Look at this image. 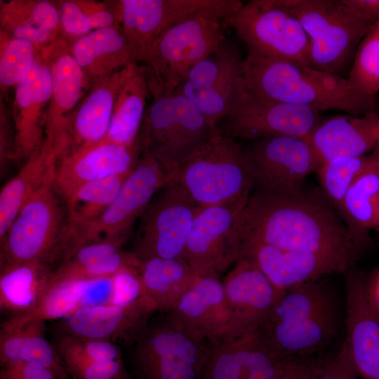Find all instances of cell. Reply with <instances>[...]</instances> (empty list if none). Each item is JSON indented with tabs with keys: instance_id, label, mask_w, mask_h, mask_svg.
<instances>
[{
	"instance_id": "6da1fadb",
	"label": "cell",
	"mask_w": 379,
	"mask_h": 379,
	"mask_svg": "<svg viewBox=\"0 0 379 379\" xmlns=\"http://www.w3.org/2000/svg\"><path fill=\"white\" fill-rule=\"evenodd\" d=\"M243 243L361 258L371 244L356 236L321 189L274 193L255 190L239 222ZM243 245V244H242Z\"/></svg>"
},
{
	"instance_id": "7a4b0ae2",
	"label": "cell",
	"mask_w": 379,
	"mask_h": 379,
	"mask_svg": "<svg viewBox=\"0 0 379 379\" xmlns=\"http://www.w3.org/2000/svg\"><path fill=\"white\" fill-rule=\"evenodd\" d=\"M339 307L324 278L285 290L257 331L279 358L313 357L326 348L338 330Z\"/></svg>"
},
{
	"instance_id": "3957f363",
	"label": "cell",
	"mask_w": 379,
	"mask_h": 379,
	"mask_svg": "<svg viewBox=\"0 0 379 379\" xmlns=\"http://www.w3.org/2000/svg\"><path fill=\"white\" fill-rule=\"evenodd\" d=\"M244 85L246 92L255 96L319 111L354 115L374 112L375 104L357 92L347 79L288 61L247 55Z\"/></svg>"
},
{
	"instance_id": "277c9868",
	"label": "cell",
	"mask_w": 379,
	"mask_h": 379,
	"mask_svg": "<svg viewBox=\"0 0 379 379\" xmlns=\"http://www.w3.org/2000/svg\"><path fill=\"white\" fill-rule=\"evenodd\" d=\"M300 22L310 41L312 68L340 76L350 72L357 48L375 23L343 0H275Z\"/></svg>"
},
{
	"instance_id": "5b68a950",
	"label": "cell",
	"mask_w": 379,
	"mask_h": 379,
	"mask_svg": "<svg viewBox=\"0 0 379 379\" xmlns=\"http://www.w3.org/2000/svg\"><path fill=\"white\" fill-rule=\"evenodd\" d=\"M152 97L138 138L142 152L155 159L173 179L185 159L220 133L185 95L174 91Z\"/></svg>"
},
{
	"instance_id": "8992f818",
	"label": "cell",
	"mask_w": 379,
	"mask_h": 379,
	"mask_svg": "<svg viewBox=\"0 0 379 379\" xmlns=\"http://www.w3.org/2000/svg\"><path fill=\"white\" fill-rule=\"evenodd\" d=\"M173 180L200 207L247 204L253 188L242 145L221 133L185 159Z\"/></svg>"
},
{
	"instance_id": "52a82bcc",
	"label": "cell",
	"mask_w": 379,
	"mask_h": 379,
	"mask_svg": "<svg viewBox=\"0 0 379 379\" xmlns=\"http://www.w3.org/2000/svg\"><path fill=\"white\" fill-rule=\"evenodd\" d=\"M171 180L155 159L142 152L118 195L100 215L84 223L67 224L60 259L65 260L86 244L107 240L126 241L133 225L154 194Z\"/></svg>"
},
{
	"instance_id": "ba28073f",
	"label": "cell",
	"mask_w": 379,
	"mask_h": 379,
	"mask_svg": "<svg viewBox=\"0 0 379 379\" xmlns=\"http://www.w3.org/2000/svg\"><path fill=\"white\" fill-rule=\"evenodd\" d=\"M225 28L222 22L199 17L164 32L152 43L142 62L149 93H173L188 72L226 39Z\"/></svg>"
},
{
	"instance_id": "9c48e42d",
	"label": "cell",
	"mask_w": 379,
	"mask_h": 379,
	"mask_svg": "<svg viewBox=\"0 0 379 379\" xmlns=\"http://www.w3.org/2000/svg\"><path fill=\"white\" fill-rule=\"evenodd\" d=\"M132 343L140 379H201L212 347L168 314L157 323L147 321Z\"/></svg>"
},
{
	"instance_id": "30bf717a",
	"label": "cell",
	"mask_w": 379,
	"mask_h": 379,
	"mask_svg": "<svg viewBox=\"0 0 379 379\" xmlns=\"http://www.w3.org/2000/svg\"><path fill=\"white\" fill-rule=\"evenodd\" d=\"M115 4L121 31L137 64L155 39L174 25L199 17L225 25L244 5L239 0H118Z\"/></svg>"
},
{
	"instance_id": "8fae6325",
	"label": "cell",
	"mask_w": 379,
	"mask_h": 379,
	"mask_svg": "<svg viewBox=\"0 0 379 379\" xmlns=\"http://www.w3.org/2000/svg\"><path fill=\"white\" fill-rule=\"evenodd\" d=\"M54 177L23 206L1 242L0 265L58 260L67 216L56 190Z\"/></svg>"
},
{
	"instance_id": "7c38bea8",
	"label": "cell",
	"mask_w": 379,
	"mask_h": 379,
	"mask_svg": "<svg viewBox=\"0 0 379 379\" xmlns=\"http://www.w3.org/2000/svg\"><path fill=\"white\" fill-rule=\"evenodd\" d=\"M225 27L234 29L248 48L247 55L312 67L308 36L299 20L275 0L244 4Z\"/></svg>"
},
{
	"instance_id": "4fadbf2b",
	"label": "cell",
	"mask_w": 379,
	"mask_h": 379,
	"mask_svg": "<svg viewBox=\"0 0 379 379\" xmlns=\"http://www.w3.org/2000/svg\"><path fill=\"white\" fill-rule=\"evenodd\" d=\"M199 207L180 183L171 180L157 191L139 217L131 251L140 261L184 258L187 237Z\"/></svg>"
},
{
	"instance_id": "5bb4252c",
	"label": "cell",
	"mask_w": 379,
	"mask_h": 379,
	"mask_svg": "<svg viewBox=\"0 0 379 379\" xmlns=\"http://www.w3.org/2000/svg\"><path fill=\"white\" fill-rule=\"evenodd\" d=\"M247 204L199 207L192 222L184 258L197 276L220 279L241 255L239 230Z\"/></svg>"
},
{
	"instance_id": "9a60e30c",
	"label": "cell",
	"mask_w": 379,
	"mask_h": 379,
	"mask_svg": "<svg viewBox=\"0 0 379 379\" xmlns=\"http://www.w3.org/2000/svg\"><path fill=\"white\" fill-rule=\"evenodd\" d=\"M253 188L286 193L304 185L321 165L306 138L274 136L248 141L242 146Z\"/></svg>"
},
{
	"instance_id": "2e32d148",
	"label": "cell",
	"mask_w": 379,
	"mask_h": 379,
	"mask_svg": "<svg viewBox=\"0 0 379 379\" xmlns=\"http://www.w3.org/2000/svg\"><path fill=\"white\" fill-rule=\"evenodd\" d=\"M319 112L246 92L216 126L222 135L248 141L274 136L306 138L320 122Z\"/></svg>"
},
{
	"instance_id": "e0dca14e",
	"label": "cell",
	"mask_w": 379,
	"mask_h": 379,
	"mask_svg": "<svg viewBox=\"0 0 379 379\" xmlns=\"http://www.w3.org/2000/svg\"><path fill=\"white\" fill-rule=\"evenodd\" d=\"M241 258L251 261L277 288L285 291L333 273L350 271L360 258L347 253L286 250L244 242Z\"/></svg>"
},
{
	"instance_id": "ac0fdd59",
	"label": "cell",
	"mask_w": 379,
	"mask_h": 379,
	"mask_svg": "<svg viewBox=\"0 0 379 379\" xmlns=\"http://www.w3.org/2000/svg\"><path fill=\"white\" fill-rule=\"evenodd\" d=\"M39 50L48 65L52 83L44 119V141L52 145L61 157L66 151L70 120L91 85L64 37Z\"/></svg>"
},
{
	"instance_id": "d6986e66",
	"label": "cell",
	"mask_w": 379,
	"mask_h": 379,
	"mask_svg": "<svg viewBox=\"0 0 379 379\" xmlns=\"http://www.w3.org/2000/svg\"><path fill=\"white\" fill-rule=\"evenodd\" d=\"M345 331L342 347L358 377L379 379V306L370 286L351 270L346 278Z\"/></svg>"
},
{
	"instance_id": "ffe728a7",
	"label": "cell",
	"mask_w": 379,
	"mask_h": 379,
	"mask_svg": "<svg viewBox=\"0 0 379 379\" xmlns=\"http://www.w3.org/2000/svg\"><path fill=\"white\" fill-rule=\"evenodd\" d=\"M142 153L138 138L131 145H122L103 139L58 159L54 173V186L65 201L84 184L129 174Z\"/></svg>"
},
{
	"instance_id": "44dd1931",
	"label": "cell",
	"mask_w": 379,
	"mask_h": 379,
	"mask_svg": "<svg viewBox=\"0 0 379 379\" xmlns=\"http://www.w3.org/2000/svg\"><path fill=\"white\" fill-rule=\"evenodd\" d=\"M168 314L194 337L216 345L243 333L226 302L222 281L197 276L192 286Z\"/></svg>"
},
{
	"instance_id": "7402d4cb",
	"label": "cell",
	"mask_w": 379,
	"mask_h": 379,
	"mask_svg": "<svg viewBox=\"0 0 379 379\" xmlns=\"http://www.w3.org/2000/svg\"><path fill=\"white\" fill-rule=\"evenodd\" d=\"M14 88L15 160L25 161L44 142V119L52 91L49 67L39 48L32 68Z\"/></svg>"
},
{
	"instance_id": "603a6c76",
	"label": "cell",
	"mask_w": 379,
	"mask_h": 379,
	"mask_svg": "<svg viewBox=\"0 0 379 379\" xmlns=\"http://www.w3.org/2000/svg\"><path fill=\"white\" fill-rule=\"evenodd\" d=\"M262 340L257 329L212 345L201 379H272L286 361Z\"/></svg>"
},
{
	"instance_id": "cb8c5ba5",
	"label": "cell",
	"mask_w": 379,
	"mask_h": 379,
	"mask_svg": "<svg viewBox=\"0 0 379 379\" xmlns=\"http://www.w3.org/2000/svg\"><path fill=\"white\" fill-rule=\"evenodd\" d=\"M222 282L228 307L242 333L258 328L284 291L246 258L239 260Z\"/></svg>"
},
{
	"instance_id": "d4e9b609",
	"label": "cell",
	"mask_w": 379,
	"mask_h": 379,
	"mask_svg": "<svg viewBox=\"0 0 379 379\" xmlns=\"http://www.w3.org/2000/svg\"><path fill=\"white\" fill-rule=\"evenodd\" d=\"M306 139L321 166L336 159L368 154L379 147V114L374 111L321 120Z\"/></svg>"
},
{
	"instance_id": "484cf974",
	"label": "cell",
	"mask_w": 379,
	"mask_h": 379,
	"mask_svg": "<svg viewBox=\"0 0 379 379\" xmlns=\"http://www.w3.org/2000/svg\"><path fill=\"white\" fill-rule=\"evenodd\" d=\"M154 312L147 305L123 307L107 302L82 306L62 320L64 335L132 342Z\"/></svg>"
},
{
	"instance_id": "4316f807",
	"label": "cell",
	"mask_w": 379,
	"mask_h": 379,
	"mask_svg": "<svg viewBox=\"0 0 379 379\" xmlns=\"http://www.w3.org/2000/svg\"><path fill=\"white\" fill-rule=\"evenodd\" d=\"M133 65L91 84L67 127L65 154L105 138L119 91Z\"/></svg>"
},
{
	"instance_id": "83f0119b",
	"label": "cell",
	"mask_w": 379,
	"mask_h": 379,
	"mask_svg": "<svg viewBox=\"0 0 379 379\" xmlns=\"http://www.w3.org/2000/svg\"><path fill=\"white\" fill-rule=\"evenodd\" d=\"M60 156L57 150L44 141L27 159L19 172L10 179L0 192V241L26 202L54 177Z\"/></svg>"
},
{
	"instance_id": "f1b7e54d",
	"label": "cell",
	"mask_w": 379,
	"mask_h": 379,
	"mask_svg": "<svg viewBox=\"0 0 379 379\" xmlns=\"http://www.w3.org/2000/svg\"><path fill=\"white\" fill-rule=\"evenodd\" d=\"M69 51L91 85L134 63L120 29L106 27L69 41Z\"/></svg>"
},
{
	"instance_id": "f546056e",
	"label": "cell",
	"mask_w": 379,
	"mask_h": 379,
	"mask_svg": "<svg viewBox=\"0 0 379 379\" xmlns=\"http://www.w3.org/2000/svg\"><path fill=\"white\" fill-rule=\"evenodd\" d=\"M1 31L28 41L37 48L62 36L59 11L54 1H0Z\"/></svg>"
},
{
	"instance_id": "4dcf8cb0",
	"label": "cell",
	"mask_w": 379,
	"mask_h": 379,
	"mask_svg": "<svg viewBox=\"0 0 379 379\" xmlns=\"http://www.w3.org/2000/svg\"><path fill=\"white\" fill-rule=\"evenodd\" d=\"M50 265L43 261L1 265V309L13 316L33 310L51 284L53 270Z\"/></svg>"
},
{
	"instance_id": "1f68e13d",
	"label": "cell",
	"mask_w": 379,
	"mask_h": 379,
	"mask_svg": "<svg viewBox=\"0 0 379 379\" xmlns=\"http://www.w3.org/2000/svg\"><path fill=\"white\" fill-rule=\"evenodd\" d=\"M138 270L147 300L163 313L175 307L197 276L184 258H149Z\"/></svg>"
},
{
	"instance_id": "d6a6232c",
	"label": "cell",
	"mask_w": 379,
	"mask_h": 379,
	"mask_svg": "<svg viewBox=\"0 0 379 379\" xmlns=\"http://www.w3.org/2000/svg\"><path fill=\"white\" fill-rule=\"evenodd\" d=\"M45 325V321L36 320L13 328L1 327V366L16 361L36 363L51 368L60 379H69L57 348L46 338Z\"/></svg>"
},
{
	"instance_id": "836d02e7",
	"label": "cell",
	"mask_w": 379,
	"mask_h": 379,
	"mask_svg": "<svg viewBox=\"0 0 379 379\" xmlns=\"http://www.w3.org/2000/svg\"><path fill=\"white\" fill-rule=\"evenodd\" d=\"M149 94L145 66L133 64L119 91L105 140L122 145L136 142Z\"/></svg>"
},
{
	"instance_id": "e575fe53",
	"label": "cell",
	"mask_w": 379,
	"mask_h": 379,
	"mask_svg": "<svg viewBox=\"0 0 379 379\" xmlns=\"http://www.w3.org/2000/svg\"><path fill=\"white\" fill-rule=\"evenodd\" d=\"M341 217L356 236L372 242L369 232H379V167L366 171L351 185Z\"/></svg>"
},
{
	"instance_id": "d590c367",
	"label": "cell",
	"mask_w": 379,
	"mask_h": 379,
	"mask_svg": "<svg viewBox=\"0 0 379 379\" xmlns=\"http://www.w3.org/2000/svg\"><path fill=\"white\" fill-rule=\"evenodd\" d=\"M54 3L59 11L62 37L69 41L98 29H120L119 15L112 1L62 0Z\"/></svg>"
},
{
	"instance_id": "8d00e7d4",
	"label": "cell",
	"mask_w": 379,
	"mask_h": 379,
	"mask_svg": "<svg viewBox=\"0 0 379 379\" xmlns=\"http://www.w3.org/2000/svg\"><path fill=\"white\" fill-rule=\"evenodd\" d=\"M90 284L84 281H51L33 310L12 316L2 324L1 327L13 328L36 320L63 319L85 305V296Z\"/></svg>"
},
{
	"instance_id": "74e56055",
	"label": "cell",
	"mask_w": 379,
	"mask_h": 379,
	"mask_svg": "<svg viewBox=\"0 0 379 379\" xmlns=\"http://www.w3.org/2000/svg\"><path fill=\"white\" fill-rule=\"evenodd\" d=\"M376 167H379V147L364 155L330 161L317 171L320 189L340 216L349 187L361 174Z\"/></svg>"
},
{
	"instance_id": "f35d334b",
	"label": "cell",
	"mask_w": 379,
	"mask_h": 379,
	"mask_svg": "<svg viewBox=\"0 0 379 379\" xmlns=\"http://www.w3.org/2000/svg\"><path fill=\"white\" fill-rule=\"evenodd\" d=\"M129 174L93 181L79 187L65 200L67 224L84 223L100 215L115 199Z\"/></svg>"
},
{
	"instance_id": "ab89813d",
	"label": "cell",
	"mask_w": 379,
	"mask_h": 379,
	"mask_svg": "<svg viewBox=\"0 0 379 379\" xmlns=\"http://www.w3.org/2000/svg\"><path fill=\"white\" fill-rule=\"evenodd\" d=\"M184 80L204 86L243 82L244 59L238 49L225 39L207 57L196 64Z\"/></svg>"
},
{
	"instance_id": "60d3db41",
	"label": "cell",
	"mask_w": 379,
	"mask_h": 379,
	"mask_svg": "<svg viewBox=\"0 0 379 379\" xmlns=\"http://www.w3.org/2000/svg\"><path fill=\"white\" fill-rule=\"evenodd\" d=\"M347 79L357 92L375 104L379 93V20L360 42Z\"/></svg>"
},
{
	"instance_id": "b9f144b4",
	"label": "cell",
	"mask_w": 379,
	"mask_h": 379,
	"mask_svg": "<svg viewBox=\"0 0 379 379\" xmlns=\"http://www.w3.org/2000/svg\"><path fill=\"white\" fill-rule=\"evenodd\" d=\"M175 91L191 100L215 125L246 92L244 81L222 86H204L185 80Z\"/></svg>"
},
{
	"instance_id": "7bdbcfd3",
	"label": "cell",
	"mask_w": 379,
	"mask_h": 379,
	"mask_svg": "<svg viewBox=\"0 0 379 379\" xmlns=\"http://www.w3.org/2000/svg\"><path fill=\"white\" fill-rule=\"evenodd\" d=\"M38 55L32 43L10 36L0 30L1 95L15 85L28 73Z\"/></svg>"
},
{
	"instance_id": "ee69618b",
	"label": "cell",
	"mask_w": 379,
	"mask_h": 379,
	"mask_svg": "<svg viewBox=\"0 0 379 379\" xmlns=\"http://www.w3.org/2000/svg\"><path fill=\"white\" fill-rule=\"evenodd\" d=\"M56 348L67 371L81 365L122 360L119 347L112 341L63 335Z\"/></svg>"
},
{
	"instance_id": "f6af8a7d",
	"label": "cell",
	"mask_w": 379,
	"mask_h": 379,
	"mask_svg": "<svg viewBox=\"0 0 379 379\" xmlns=\"http://www.w3.org/2000/svg\"><path fill=\"white\" fill-rule=\"evenodd\" d=\"M108 281L109 286L106 302L123 307L145 304L154 312L145 296L138 268H125Z\"/></svg>"
},
{
	"instance_id": "bcb514c9",
	"label": "cell",
	"mask_w": 379,
	"mask_h": 379,
	"mask_svg": "<svg viewBox=\"0 0 379 379\" xmlns=\"http://www.w3.org/2000/svg\"><path fill=\"white\" fill-rule=\"evenodd\" d=\"M15 160V133L11 113L1 95L0 102V166L3 173L8 164Z\"/></svg>"
},
{
	"instance_id": "7dc6e473",
	"label": "cell",
	"mask_w": 379,
	"mask_h": 379,
	"mask_svg": "<svg viewBox=\"0 0 379 379\" xmlns=\"http://www.w3.org/2000/svg\"><path fill=\"white\" fill-rule=\"evenodd\" d=\"M1 366L0 379H60L51 368L40 364L16 361Z\"/></svg>"
},
{
	"instance_id": "c3c4849f",
	"label": "cell",
	"mask_w": 379,
	"mask_h": 379,
	"mask_svg": "<svg viewBox=\"0 0 379 379\" xmlns=\"http://www.w3.org/2000/svg\"><path fill=\"white\" fill-rule=\"evenodd\" d=\"M357 378L358 375L343 347L335 357L330 359L322 360L314 378V379Z\"/></svg>"
},
{
	"instance_id": "681fc988",
	"label": "cell",
	"mask_w": 379,
	"mask_h": 379,
	"mask_svg": "<svg viewBox=\"0 0 379 379\" xmlns=\"http://www.w3.org/2000/svg\"><path fill=\"white\" fill-rule=\"evenodd\" d=\"M322 360L313 357L287 360L272 379H314Z\"/></svg>"
},
{
	"instance_id": "f907efd6",
	"label": "cell",
	"mask_w": 379,
	"mask_h": 379,
	"mask_svg": "<svg viewBox=\"0 0 379 379\" xmlns=\"http://www.w3.org/2000/svg\"><path fill=\"white\" fill-rule=\"evenodd\" d=\"M343 3L373 22L379 20V0H343Z\"/></svg>"
},
{
	"instance_id": "816d5d0a",
	"label": "cell",
	"mask_w": 379,
	"mask_h": 379,
	"mask_svg": "<svg viewBox=\"0 0 379 379\" xmlns=\"http://www.w3.org/2000/svg\"><path fill=\"white\" fill-rule=\"evenodd\" d=\"M371 290L375 302L379 306V277L376 281L375 285L371 287Z\"/></svg>"
}]
</instances>
